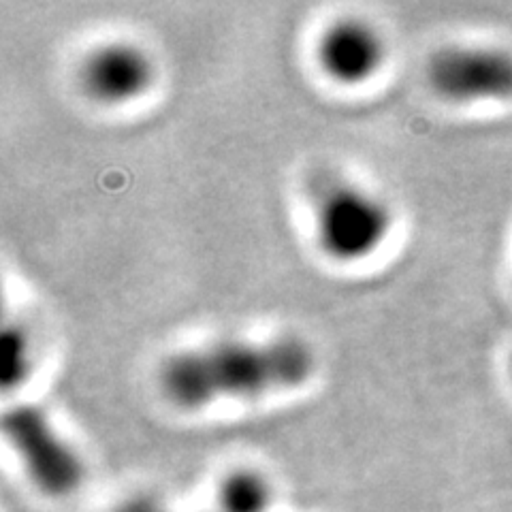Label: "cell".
<instances>
[{
	"label": "cell",
	"instance_id": "obj_1",
	"mask_svg": "<svg viewBox=\"0 0 512 512\" xmlns=\"http://www.w3.org/2000/svg\"><path fill=\"white\" fill-rule=\"evenodd\" d=\"M312 370V350L293 338L269 344L227 342L171 357L160 370V387L173 404L201 408L222 397L297 387Z\"/></svg>",
	"mask_w": 512,
	"mask_h": 512
},
{
	"label": "cell",
	"instance_id": "obj_2",
	"mask_svg": "<svg viewBox=\"0 0 512 512\" xmlns=\"http://www.w3.org/2000/svg\"><path fill=\"white\" fill-rule=\"evenodd\" d=\"M391 229L387 205L355 186H333L316 207L318 242L335 261H361L380 248Z\"/></svg>",
	"mask_w": 512,
	"mask_h": 512
},
{
	"label": "cell",
	"instance_id": "obj_3",
	"mask_svg": "<svg viewBox=\"0 0 512 512\" xmlns=\"http://www.w3.org/2000/svg\"><path fill=\"white\" fill-rule=\"evenodd\" d=\"M3 427L9 442L22 457L30 478L41 491L62 498L82 483L84 470L79 457L56 434L39 408L13 406L5 412Z\"/></svg>",
	"mask_w": 512,
	"mask_h": 512
},
{
	"label": "cell",
	"instance_id": "obj_4",
	"mask_svg": "<svg viewBox=\"0 0 512 512\" xmlns=\"http://www.w3.org/2000/svg\"><path fill=\"white\" fill-rule=\"evenodd\" d=\"M429 84L455 103L512 99V54L500 47L455 45L429 62Z\"/></svg>",
	"mask_w": 512,
	"mask_h": 512
},
{
	"label": "cell",
	"instance_id": "obj_5",
	"mask_svg": "<svg viewBox=\"0 0 512 512\" xmlns=\"http://www.w3.org/2000/svg\"><path fill=\"white\" fill-rule=\"evenodd\" d=\"M154 79L150 56L131 43H107L94 50L82 69L86 92L103 103H126L146 92Z\"/></svg>",
	"mask_w": 512,
	"mask_h": 512
},
{
	"label": "cell",
	"instance_id": "obj_6",
	"mask_svg": "<svg viewBox=\"0 0 512 512\" xmlns=\"http://www.w3.org/2000/svg\"><path fill=\"white\" fill-rule=\"evenodd\" d=\"M318 60L335 82L361 84L380 69L384 43L378 32L365 22L342 20L320 37Z\"/></svg>",
	"mask_w": 512,
	"mask_h": 512
},
{
	"label": "cell",
	"instance_id": "obj_7",
	"mask_svg": "<svg viewBox=\"0 0 512 512\" xmlns=\"http://www.w3.org/2000/svg\"><path fill=\"white\" fill-rule=\"evenodd\" d=\"M269 502L271 489L267 480L256 472H233L220 487L222 512H265Z\"/></svg>",
	"mask_w": 512,
	"mask_h": 512
},
{
	"label": "cell",
	"instance_id": "obj_8",
	"mask_svg": "<svg viewBox=\"0 0 512 512\" xmlns=\"http://www.w3.org/2000/svg\"><path fill=\"white\" fill-rule=\"evenodd\" d=\"M3 387H20L30 372V350L28 340L20 327L7 325L3 331Z\"/></svg>",
	"mask_w": 512,
	"mask_h": 512
},
{
	"label": "cell",
	"instance_id": "obj_9",
	"mask_svg": "<svg viewBox=\"0 0 512 512\" xmlns=\"http://www.w3.org/2000/svg\"><path fill=\"white\" fill-rule=\"evenodd\" d=\"M122 512H165V510L150 500H133L122 508Z\"/></svg>",
	"mask_w": 512,
	"mask_h": 512
}]
</instances>
